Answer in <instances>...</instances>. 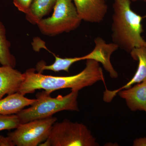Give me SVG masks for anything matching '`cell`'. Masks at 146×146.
<instances>
[{
    "label": "cell",
    "instance_id": "obj_19",
    "mask_svg": "<svg viewBox=\"0 0 146 146\" xmlns=\"http://www.w3.org/2000/svg\"><path fill=\"white\" fill-rule=\"evenodd\" d=\"M133 146H146V137L136 138L133 142Z\"/></svg>",
    "mask_w": 146,
    "mask_h": 146
},
{
    "label": "cell",
    "instance_id": "obj_1",
    "mask_svg": "<svg viewBox=\"0 0 146 146\" xmlns=\"http://www.w3.org/2000/svg\"><path fill=\"white\" fill-rule=\"evenodd\" d=\"M24 74L25 80L18 92L24 96L32 94L38 89H44L49 94L64 89L79 91L100 81L104 82L105 85L104 75L99 63L90 59L86 60V67L83 70L74 76L45 75L36 72L34 68L28 69Z\"/></svg>",
    "mask_w": 146,
    "mask_h": 146
},
{
    "label": "cell",
    "instance_id": "obj_20",
    "mask_svg": "<svg viewBox=\"0 0 146 146\" xmlns=\"http://www.w3.org/2000/svg\"><path fill=\"white\" fill-rule=\"evenodd\" d=\"M132 1H143L146 3V0H131Z\"/></svg>",
    "mask_w": 146,
    "mask_h": 146
},
{
    "label": "cell",
    "instance_id": "obj_21",
    "mask_svg": "<svg viewBox=\"0 0 146 146\" xmlns=\"http://www.w3.org/2000/svg\"><path fill=\"white\" fill-rule=\"evenodd\" d=\"M105 1H106V0H105Z\"/></svg>",
    "mask_w": 146,
    "mask_h": 146
},
{
    "label": "cell",
    "instance_id": "obj_14",
    "mask_svg": "<svg viewBox=\"0 0 146 146\" xmlns=\"http://www.w3.org/2000/svg\"><path fill=\"white\" fill-rule=\"evenodd\" d=\"M55 57L54 63L50 65H46L44 61L38 62L36 64L35 70L37 72L42 73L43 71L50 70L54 72L64 71L69 72L70 67L74 63L82 60L81 57L61 58L54 54Z\"/></svg>",
    "mask_w": 146,
    "mask_h": 146
},
{
    "label": "cell",
    "instance_id": "obj_3",
    "mask_svg": "<svg viewBox=\"0 0 146 146\" xmlns=\"http://www.w3.org/2000/svg\"><path fill=\"white\" fill-rule=\"evenodd\" d=\"M45 91L36 94V100L30 107L23 109L16 115L21 124L36 119H45L63 110L79 111L78 91H71L70 94L52 98Z\"/></svg>",
    "mask_w": 146,
    "mask_h": 146
},
{
    "label": "cell",
    "instance_id": "obj_9",
    "mask_svg": "<svg viewBox=\"0 0 146 146\" xmlns=\"http://www.w3.org/2000/svg\"><path fill=\"white\" fill-rule=\"evenodd\" d=\"M133 60L138 61V69L131 80L119 89L110 91L106 89L104 93L103 100L107 103L110 102L120 90L127 89L136 84L146 80V47L133 48L129 53Z\"/></svg>",
    "mask_w": 146,
    "mask_h": 146
},
{
    "label": "cell",
    "instance_id": "obj_16",
    "mask_svg": "<svg viewBox=\"0 0 146 146\" xmlns=\"http://www.w3.org/2000/svg\"><path fill=\"white\" fill-rule=\"evenodd\" d=\"M20 124L21 123L16 114L0 115V131L16 129Z\"/></svg>",
    "mask_w": 146,
    "mask_h": 146
},
{
    "label": "cell",
    "instance_id": "obj_6",
    "mask_svg": "<svg viewBox=\"0 0 146 146\" xmlns=\"http://www.w3.org/2000/svg\"><path fill=\"white\" fill-rule=\"evenodd\" d=\"M57 118L50 117L20 124L8 133L15 146H37L48 138L53 125Z\"/></svg>",
    "mask_w": 146,
    "mask_h": 146
},
{
    "label": "cell",
    "instance_id": "obj_15",
    "mask_svg": "<svg viewBox=\"0 0 146 146\" xmlns=\"http://www.w3.org/2000/svg\"><path fill=\"white\" fill-rule=\"evenodd\" d=\"M11 43L7 38L6 30L0 19V64L15 68L16 58L11 52Z\"/></svg>",
    "mask_w": 146,
    "mask_h": 146
},
{
    "label": "cell",
    "instance_id": "obj_13",
    "mask_svg": "<svg viewBox=\"0 0 146 146\" xmlns=\"http://www.w3.org/2000/svg\"><path fill=\"white\" fill-rule=\"evenodd\" d=\"M57 0H33L28 12L26 14L28 21L37 25L44 16L54 8Z\"/></svg>",
    "mask_w": 146,
    "mask_h": 146
},
{
    "label": "cell",
    "instance_id": "obj_7",
    "mask_svg": "<svg viewBox=\"0 0 146 146\" xmlns=\"http://www.w3.org/2000/svg\"><path fill=\"white\" fill-rule=\"evenodd\" d=\"M94 42V49L88 54L82 56V60L90 59L101 63L111 78H117L118 74L112 66L110 57L112 54L119 48L117 45L114 43L108 44L99 36L95 38Z\"/></svg>",
    "mask_w": 146,
    "mask_h": 146
},
{
    "label": "cell",
    "instance_id": "obj_4",
    "mask_svg": "<svg viewBox=\"0 0 146 146\" xmlns=\"http://www.w3.org/2000/svg\"><path fill=\"white\" fill-rule=\"evenodd\" d=\"M39 146H97L99 144L85 125L65 119L54 123L48 138Z\"/></svg>",
    "mask_w": 146,
    "mask_h": 146
},
{
    "label": "cell",
    "instance_id": "obj_5",
    "mask_svg": "<svg viewBox=\"0 0 146 146\" xmlns=\"http://www.w3.org/2000/svg\"><path fill=\"white\" fill-rule=\"evenodd\" d=\"M82 21L72 0H57L52 16L43 18L36 25L42 34L54 36L74 30Z\"/></svg>",
    "mask_w": 146,
    "mask_h": 146
},
{
    "label": "cell",
    "instance_id": "obj_17",
    "mask_svg": "<svg viewBox=\"0 0 146 146\" xmlns=\"http://www.w3.org/2000/svg\"><path fill=\"white\" fill-rule=\"evenodd\" d=\"M33 0H13V4L19 11L26 14Z\"/></svg>",
    "mask_w": 146,
    "mask_h": 146
},
{
    "label": "cell",
    "instance_id": "obj_12",
    "mask_svg": "<svg viewBox=\"0 0 146 146\" xmlns=\"http://www.w3.org/2000/svg\"><path fill=\"white\" fill-rule=\"evenodd\" d=\"M36 99H31L18 92L0 99V115L16 114L26 106H31Z\"/></svg>",
    "mask_w": 146,
    "mask_h": 146
},
{
    "label": "cell",
    "instance_id": "obj_10",
    "mask_svg": "<svg viewBox=\"0 0 146 146\" xmlns=\"http://www.w3.org/2000/svg\"><path fill=\"white\" fill-rule=\"evenodd\" d=\"M10 66L0 67V99L18 92L25 78L24 73Z\"/></svg>",
    "mask_w": 146,
    "mask_h": 146
},
{
    "label": "cell",
    "instance_id": "obj_11",
    "mask_svg": "<svg viewBox=\"0 0 146 146\" xmlns=\"http://www.w3.org/2000/svg\"><path fill=\"white\" fill-rule=\"evenodd\" d=\"M117 94L125 100L131 111H143L146 113V80L127 89L120 90Z\"/></svg>",
    "mask_w": 146,
    "mask_h": 146
},
{
    "label": "cell",
    "instance_id": "obj_2",
    "mask_svg": "<svg viewBox=\"0 0 146 146\" xmlns=\"http://www.w3.org/2000/svg\"><path fill=\"white\" fill-rule=\"evenodd\" d=\"M131 0H115L113 4L112 38L119 48L130 53L135 48L146 47L143 32V17L131 9Z\"/></svg>",
    "mask_w": 146,
    "mask_h": 146
},
{
    "label": "cell",
    "instance_id": "obj_18",
    "mask_svg": "<svg viewBox=\"0 0 146 146\" xmlns=\"http://www.w3.org/2000/svg\"><path fill=\"white\" fill-rule=\"evenodd\" d=\"M15 146L11 138L0 135V146Z\"/></svg>",
    "mask_w": 146,
    "mask_h": 146
},
{
    "label": "cell",
    "instance_id": "obj_8",
    "mask_svg": "<svg viewBox=\"0 0 146 146\" xmlns=\"http://www.w3.org/2000/svg\"><path fill=\"white\" fill-rule=\"evenodd\" d=\"M82 21L99 23L106 16L108 7L105 0H72Z\"/></svg>",
    "mask_w": 146,
    "mask_h": 146
}]
</instances>
